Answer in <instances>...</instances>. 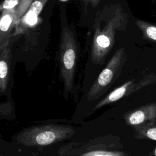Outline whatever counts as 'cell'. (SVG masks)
<instances>
[{"instance_id": "obj_1", "label": "cell", "mask_w": 156, "mask_h": 156, "mask_svg": "<svg viewBox=\"0 0 156 156\" xmlns=\"http://www.w3.org/2000/svg\"><path fill=\"white\" fill-rule=\"evenodd\" d=\"M108 12L96 24L93 38L91 58L95 64H102L115 43L118 30H124L128 15L119 4L108 9Z\"/></svg>"}, {"instance_id": "obj_2", "label": "cell", "mask_w": 156, "mask_h": 156, "mask_svg": "<svg viewBox=\"0 0 156 156\" xmlns=\"http://www.w3.org/2000/svg\"><path fill=\"white\" fill-rule=\"evenodd\" d=\"M75 132L69 125L49 124L33 126L17 133L15 141L27 147H43L55 144L71 137Z\"/></svg>"}, {"instance_id": "obj_3", "label": "cell", "mask_w": 156, "mask_h": 156, "mask_svg": "<svg viewBox=\"0 0 156 156\" xmlns=\"http://www.w3.org/2000/svg\"><path fill=\"white\" fill-rule=\"evenodd\" d=\"M77 55V44L74 33L69 27L65 26L62 30L59 47V66L66 99L70 94L77 97L74 83Z\"/></svg>"}, {"instance_id": "obj_4", "label": "cell", "mask_w": 156, "mask_h": 156, "mask_svg": "<svg viewBox=\"0 0 156 156\" xmlns=\"http://www.w3.org/2000/svg\"><path fill=\"white\" fill-rule=\"evenodd\" d=\"M60 156H129L122 145L105 137L87 142L73 143L62 148Z\"/></svg>"}, {"instance_id": "obj_5", "label": "cell", "mask_w": 156, "mask_h": 156, "mask_svg": "<svg viewBox=\"0 0 156 156\" xmlns=\"http://www.w3.org/2000/svg\"><path fill=\"white\" fill-rule=\"evenodd\" d=\"M125 60L124 48L118 49L91 87L87 93V100H96L105 93L119 74Z\"/></svg>"}, {"instance_id": "obj_6", "label": "cell", "mask_w": 156, "mask_h": 156, "mask_svg": "<svg viewBox=\"0 0 156 156\" xmlns=\"http://www.w3.org/2000/svg\"><path fill=\"white\" fill-rule=\"evenodd\" d=\"M33 0H21L13 8L4 10L0 13V48L10 39L13 30L29 9Z\"/></svg>"}, {"instance_id": "obj_7", "label": "cell", "mask_w": 156, "mask_h": 156, "mask_svg": "<svg viewBox=\"0 0 156 156\" xmlns=\"http://www.w3.org/2000/svg\"><path fill=\"white\" fill-rule=\"evenodd\" d=\"M155 80L156 77L152 74L146 75L140 79H131L113 90L105 98L99 101L93 108L92 110L96 111L104 106L115 102L124 97L152 83Z\"/></svg>"}, {"instance_id": "obj_8", "label": "cell", "mask_w": 156, "mask_h": 156, "mask_svg": "<svg viewBox=\"0 0 156 156\" xmlns=\"http://www.w3.org/2000/svg\"><path fill=\"white\" fill-rule=\"evenodd\" d=\"M126 123L134 127L154 122L156 120V102L151 103L135 109L125 116Z\"/></svg>"}, {"instance_id": "obj_9", "label": "cell", "mask_w": 156, "mask_h": 156, "mask_svg": "<svg viewBox=\"0 0 156 156\" xmlns=\"http://www.w3.org/2000/svg\"><path fill=\"white\" fill-rule=\"evenodd\" d=\"M12 41L10 39L0 48V93H4L9 85L12 59Z\"/></svg>"}, {"instance_id": "obj_10", "label": "cell", "mask_w": 156, "mask_h": 156, "mask_svg": "<svg viewBox=\"0 0 156 156\" xmlns=\"http://www.w3.org/2000/svg\"><path fill=\"white\" fill-rule=\"evenodd\" d=\"M48 0H33L24 15L21 17L15 27V35L25 32L34 26L38 19V15L41 12L44 5Z\"/></svg>"}, {"instance_id": "obj_11", "label": "cell", "mask_w": 156, "mask_h": 156, "mask_svg": "<svg viewBox=\"0 0 156 156\" xmlns=\"http://www.w3.org/2000/svg\"><path fill=\"white\" fill-rule=\"evenodd\" d=\"M134 128L136 138L156 141V120Z\"/></svg>"}, {"instance_id": "obj_12", "label": "cell", "mask_w": 156, "mask_h": 156, "mask_svg": "<svg viewBox=\"0 0 156 156\" xmlns=\"http://www.w3.org/2000/svg\"><path fill=\"white\" fill-rule=\"evenodd\" d=\"M136 25L141 31L144 38L156 41V25L141 20H137Z\"/></svg>"}, {"instance_id": "obj_13", "label": "cell", "mask_w": 156, "mask_h": 156, "mask_svg": "<svg viewBox=\"0 0 156 156\" xmlns=\"http://www.w3.org/2000/svg\"><path fill=\"white\" fill-rule=\"evenodd\" d=\"M21 0H4L0 4V12L15 7Z\"/></svg>"}, {"instance_id": "obj_14", "label": "cell", "mask_w": 156, "mask_h": 156, "mask_svg": "<svg viewBox=\"0 0 156 156\" xmlns=\"http://www.w3.org/2000/svg\"><path fill=\"white\" fill-rule=\"evenodd\" d=\"M86 4H90L93 6H96L99 3L100 0H82Z\"/></svg>"}, {"instance_id": "obj_15", "label": "cell", "mask_w": 156, "mask_h": 156, "mask_svg": "<svg viewBox=\"0 0 156 156\" xmlns=\"http://www.w3.org/2000/svg\"><path fill=\"white\" fill-rule=\"evenodd\" d=\"M150 156H156V147L153 150V151L151 153Z\"/></svg>"}, {"instance_id": "obj_16", "label": "cell", "mask_w": 156, "mask_h": 156, "mask_svg": "<svg viewBox=\"0 0 156 156\" xmlns=\"http://www.w3.org/2000/svg\"><path fill=\"white\" fill-rule=\"evenodd\" d=\"M62 1H65V0H62Z\"/></svg>"}]
</instances>
